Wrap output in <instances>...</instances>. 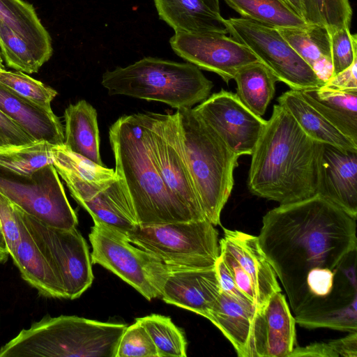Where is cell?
<instances>
[{
  "label": "cell",
  "mask_w": 357,
  "mask_h": 357,
  "mask_svg": "<svg viewBox=\"0 0 357 357\" xmlns=\"http://www.w3.org/2000/svg\"><path fill=\"white\" fill-rule=\"evenodd\" d=\"M258 239L296 324L357 331L356 219L316 194L266 213Z\"/></svg>",
  "instance_id": "obj_1"
},
{
  "label": "cell",
  "mask_w": 357,
  "mask_h": 357,
  "mask_svg": "<svg viewBox=\"0 0 357 357\" xmlns=\"http://www.w3.org/2000/svg\"><path fill=\"white\" fill-rule=\"evenodd\" d=\"M319 145L284 107L275 105L251 154L250 192L280 204L316 195Z\"/></svg>",
  "instance_id": "obj_2"
},
{
  "label": "cell",
  "mask_w": 357,
  "mask_h": 357,
  "mask_svg": "<svg viewBox=\"0 0 357 357\" xmlns=\"http://www.w3.org/2000/svg\"><path fill=\"white\" fill-rule=\"evenodd\" d=\"M109 139L115 172L129 195L138 225L197 220L162 181L151 149L147 112L119 118L109 128Z\"/></svg>",
  "instance_id": "obj_3"
},
{
  "label": "cell",
  "mask_w": 357,
  "mask_h": 357,
  "mask_svg": "<svg viewBox=\"0 0 357 357\" xmlns=\"http://www.w3.org/2000/svg\"><path fill=\"white\" fill-rule=\"evenodd\" d=\"M188 167L205 218L220 225V214L232 191L239 156L192 108L177 109Z\"/></svg>",
  "instance_id": "obj_4"
},
{
  "label": "cell",
  "mask_w": 357,
  "mask_h": 357,
  "mask_svg": "<svg viewBox=\"0 0 357 357\" xmlns=\"http://www.w3.org/2000/svg\"><path fill=\"white\" fill-rule=\"evenodd\" d=\"M101 84L110 96L158 101L176 110L202 102L210 96L213 86L194 64L153 57L107 70Z\"/></svg>",
  "instance_id": "obj_5"
},
{
  "label": "cell",
  "mask_w": 357,
  "mask_h": 357,
  "mask_svg": "<svg viewBox=\"0 0 357 357\" xmlns=\"http://www.w3.org/2000/svg\"><path fill=\"white\" fill-rule=\"evenodd\" d=\"M127 237L134 245L172 267H214L220 255L218 231L207 219L137 225Z\"/></svg>",
  "instance_id": "obj_6"
},
{
  "label": "cell",
  "mask_w": 357,
  "mask_h": 357,
  "mask_svg": "<svg viewBox=\"0 0 357 357\" xmlns=\"http://www.w3.org/2000/svg\"><path fill=\"white\" fill-rule=\"evenodd\" d=\"M91 259L110 271L151 301L160 297L169 268L152 254L131 243L127 235L94 222L89 235Z\"/></svg>",
  "instance_id": "obj_7"
},
{
  "label": "cell",
  "mask_w": 357,
  "mask_h": 357,
  "mask_svg": "<svg viewBox=\"0 0 357 357\" xmlns=\"http://www.w3.org/2000/svg\"><path fill=\"white\" fill-rule=\"evenodd\" d=\"M15 206L62 284L66 298H79L93 281L89 247L81 233L76 227L66 229L48 226Z\"/></svg>",
  "instance_id": "obj_8"
},
{
  "label": "cell",
  "mask_w": 357,
  "mask_h": 357,
  "mask_svg": "<svg viewBox=\"0 0 357 357\" xmlns=\"http://www.w3.org/2000/svg\"><path fill=\"white\" fill-rule=\"evenodd\" d=\"M225 24L232 38L247 47L291 89L301 91L324 84L278 29L241 17L225 19Z\"/></svg>",
  "instance_id": "obj_9"
},
{
  "label": "cell",
  "mask_w": 357,
  "mask_h": 357,
  "mask_svg": "<svg viewBox=\"0 0 357 357\" xmlns=\"http://www.w3.org/2000/svg\"><path fill=\"white\" fill-rule=\"evenodd\" d=\"M0 193L48 226L66 229L77 227V215L53 164L29 176L15 175L0 169Z\"/></svg>",
  "instance_id": "obj_10"
},
{
  "label": "cell",
  "mask_w": 357,
  "mask_h": 357,
  "mask_svg": "<svg viewBox=\"0 0 357 357\" xmlns=\"http://www.w3.org/2000/svg\"><path fill=\"white\" fill-rule=\"evenodd\" d=\"M147 114L154 160L167 190L197 220L206 219L188 167L176 112L173 114Z\"/></svg>",
  "instance_id": "obj_11"
},
{
  "label": "cell",
  "mask_w": 357,
  "mask_h": 357,
  "mask_svg": "<svg viewBox=\"0 0 357 357\" xmlns=\"http://www.w3.org/2000/svg\"><path fill=\"white\" fill-rule=\"evenodd\" d=\"M220 255L238 288L261 309L269 298L281 291L277 275L261 250L258 236L224 229L219 241Z\"/></svg>",
  "instance_id": "obj_12"
},
{
  "label": "cell",
  "mask_w": 357,
  "mask_h": 357,
  "mask_svg": "<svg viewBox=\"0 0 357 357\" xmlns=\"http://www.w3.org/2000/svg\"><path fill=\"white\" fill-rule=\"evenodd\" d=\"M192 109L238 156L252 154L267 122L224 89Z\"/></svg>",
  "instance_id": "obj_13"
},
{
  "label": "cell",
  "mask_w": 357,
  "mask_h": 357,
  "mask_svg": "<svg viewBox=\"0 0 357 357\" xmlns=\"http://www.w3.org/2000/svg\"><path fill=\"white\" fill-rule=\"evenodd\" d=\"M169 43L178 56L199 69L218 74L226 83L242 67L259 61L247 47L222 33L175 32Z\"/></svg>",
  "instance_id": "obj_14"
},
{
  "label": "cell",
  "mask_w": 357,
  "mask_h": 357,
  "mask_svg": "<svg viewBox=\"0 0 357 357\" xmlns=\"http://www.w3.org/2000/svg\"><path fill=\"white\" fill-rule=\"evenodd\" d=\"M316 194L357 218V152L319 143Z\"/></svg>",
  "instance_id": "obj_15"
},
{
  "label": "cell",
  "mask_w": 357,
  "mask_h": 357,
  "mask_svg": "<svg viewBox=\"0 0 357 357\" xmlns=\"http://www.w3.org/2000/svg\"><path fill=\"white\" fill-rule=\"evenodd\" d=\"M296 324L285 296L273 294L255 314L252 357H288L297 346Z\"/></svg>",
  "instance_id": "obj_16"
},
{
  "label": "cell",
  "mask_w": 357,
  "mask_h": 357,
  "mask_svg": "<svg viewBox=\"0 0 357 357\" xmlns=\"http://www.w3.org/2000/svg\"><path fill=\"white\" fill-rule=\"evenodd\" d=\"M169 268L160 293L162 299L167 303L206 318L221 292L215 266L206 268Z\"/></svg>",
  "instance_id": "obj_17"
},
{
  "label": "cell",
  "mask_w": 357,
  "mask_h": 357,
  "mask_svg": "<svg viewBox=\"0 0 357 357\" xmlns=\"http://www.w3.org/2000/svg\"><path fill=\"white\" fill-rule=\"evenodd\" d=\"M0 110L34 140L64 144V127L52 108L40 106L1 83Z\"/></svg>",
  "instance_id": "obj_18"
},
{
  "label": "cell",
  "mask_w": 357,
  "mask_h": 357,
  "mask_svg": "<svg viewBox=\"0 0 357 357\" xmlns=\"http://www.w3.org/2000/svg\"><path fill=\"white\" fill-rule=\"evenodd\" d=\"M13 207L19 227L20 241L10 257L18 268L22 279L43 296L66 298L62 284L40 250L14 204Z\"/></svg>",
  "instance_id": "obj_19"
},
{
  "label": "cell",
  "mask_w": 357,
  "mask_h": 357,
  "mask_svg": "<svg viewBox=\"0 0 357 357\" xmlns=\"http://www.w3.org/2000/svg\"><path fill=\"white\" fill-rule=\"evenodd\" d=\"M256 312V308L245 306L220 292L206 319L228 339L239 357H252Z\"/></svg>",
  "instance_id": "obj_20"
},
{
  "label": "cell",
  "mask_w": 357,
  "mask_h": 357,
  "mask_svg": "<svg viewBox=\"0 0 357 357\" xmlns=\"http://www.w3.org/2000/svg\"><path fill=\"white\" fill-rule=\"evenodd\" d=\"M161 20L175 32L228 33L225 19L203 0H153Z\"/></svg>",
  "instance_id": "obj_21"
},
{
  "label": "cell",
  "mask_w": 357,
  "mask_h": 357,
  "mask_svg": "<svg viewBox=\"0 0 357 357\" xmlns=\"http://www.w3.org/2000/svg\"><path fill=\"white\" fill-rule=\"evenodd\" d=\"M77 203L94 222L103 223L126 235L138 225L133 206L119 176L107 187Z\"/></svg>",
  "instance_id": "obj_22"
},
{
  "label": "cell",
  "mask_w": 357,
  "mask_h": 357,
  "mask_svg": "<svg viewBox=\"0 0 357 357\" xmlns=\"http://www.w3.org/2000/svg\"><path fill=\"white\" fill-rule=\"evenodd\" d=\"M96 109L84 100L70 104L64 111V145L71 151L104 165Z\"/></svg>",
  "instance_id": "obj_23"
},
{
  "label": "cell",
  "mask_w": 357,
  "mask_h": 357,
  "mask_svg": "<svg viewBox=\"0 0 357 357\" xmlns=\"http://www.w3.org/2000/svg\"><path fill=\"white\" fill-rule=\"evenodd\" d=\"M299 91L335 128L357 143V91H335L324 84Z\"/></svg>",
  "instance_id": "obj_24"
},
{
  "label": "cell",
  "mask_w": 357,
  "mask_h": 357,
  "mask_svg": "<svg viewBox=\"0 0 357 357\" xmlns=\"http://www.w3.org/2000/svg\"><path fill=\"white\" fill-rule=\"evenodd\" d=\"M278 101L314 141L357 152V143L335 128L303 98L299 91L290 89L283 93Z\"/></svg>",
  "instance_id": "obj_25"
},
{
  "label": "cell",
  "mask_w": 357,
  "mask_h": 357,
  "mask_svg": "<svg viewBox=\"0 0 357 357\" xmlns=\"http://www.w3.org/2000/svg\"><path fill=\"white\" fill-rule=\"evenodd\" d=\"M278 31L324 84L333 76L328 29L308 24L300 28L278 29Z\"/></svg>",
  "instance_id": "obj_26"
},
{
  "label": "cell",
  "mask_w": 357,
  "mask_h": 357,
  "mask_svg": "<svg viewBox=\"0 0 357 357\" xmlns=\"http://www.w3.org/2000/svg\"><path fill=\"white\" fill-rule=\"evenodd\" d=\"M0 22L22 38L45 63L50 59V35L32 5L23 0H0Z\"/></svg>",
  "instance_id": "obj_27"
},
{
  "label": "cell",
  "mask_w": 357,
  "mask_h": 357,
  "mask_svg": "<svg viewBox=\"0 0 357 357\" xmlns=\"http://www.w3.org/2000/svg\"><path fill=\"white\" fill-rule=\"evenodd\" d=\"M234 79L241 101L256 115L263 116L275 95L277 77L257 61L240 68Z\"/></svg>",
  "instance_id": "obj_28"
},
{
  "label": "cell",
  "mask_w": 357,
  "mask_h": 357,
  "mask_svg": "<svg viewBox=\"0 0 357 357\" xmlns=\"http://www.w3.org/2000/svg\"><path fill=\"white\" fill-rule=\"evenodd\" d=\"M241 17L275 28L308 25L285 0H224Z\"/></svg>",
  "instance_id": "obj_29"
},
{
  "label": "cell",
  "mask_w": 357,
  "mask_h": 357,
  "mask_svg": "<svg viewBox=\"0 0 357 357\" xmlns=\"http://www.w3.org/2000/svg\"><path fill=\"white\" fill-rule=\"evenodd\" d=\"M55 145L45 141L0 147V169L19 176H29L53 164Z\"/></svg>",
  "instance_id": "obj_30"
},
{
  "label": "cell",
  "mask_w": 357,
  "mask_h": 357,
  "mask_svg": "<svg viewBox=\"0 0 357 357\" xmlns=\"http://www.w3.org/2000/svg\"><path fill=\"white\" fill-rule=\"evenodd\" d=\"M53 165L60 176H66L91 185H106L117 179L113 169L79 155L64 144L53 148Z\"/></svg>",
  "instance_id": "obj_31"
},
{
  "label": "cell",
  "mask_w": 357,
  "mask_h": 357,
  "mask_svg": "<svg viewBox=\"0 0 357 357\" xmlns=\"http://www.w3.org/2000/svg\"><path fill=\"white\" fill-rule=\"evenodd\" d=\"M137 320L147 331L159 357H185L187 342L184 334L169 317L150 314Z\"/></svg>",
  "instance_id": "obj_32"
},
{
  "label": "cell",
  "mask_w": 357,
  "mask_h": 357,
  "mask_svg": "<svg viewBox=\"0 0 357 357\" xmlns=\"http://www.w3.org/2000/svg\"><path fill=\"white\" fill-rule=\"evenodd\" d=\"M302 17L308 24L328 31L349 27L352 8L349 0H301Z\"/></svg>",
  "instance_id": "obj_33"
},
{
  "label": "cell",
  "mask_w": 357,
  "mask_h": 357,
  "mask_svg": "<svg viewBox=\"0 0 357 357\" xmlns=\"http://www.w3.org/2000/svg\"><path fill=\"white\" fill-rule=\"evenodd\" d=\"M0 49L8 66L25 73H37L45 63L19 35L0 22Z\"/></svg>",
  "instance_id": "obj_34"
},
{
  "label": "cell",
  "mask_w": 357,
  "mask_h": 357,
  "mask_svg": "<svg viewBox=\"0 0 357 357\" xmlns=\"http://www.w3.org/2000/svg\"><path fill=\"white\" fill-rule=\"evenodd\" d=\"M0 83L17 95L48 109L57 96L55 89L21 71L0 70Z\"/></svg>",
  "instance_id": "obj_35"
},
{
  "label": "cell",
  "mask_w": 357,
  "mask_h": 357,
  "mask_svg": "<svg viewBox=\"0 0 357 357\" xmlns=\"http://www.w3.org/2000/svg\"><path fill=\"white\" fill-rule=\"evenodd\" d=\"M159 357L146 328L137 321L123 331L115 357Z\"/></svg>",
  "instance_id": "obj_36"
},
{
  "label": "cell",
  "mask_w": 357,
  "mask_h": 357,
  "mask_svg": "<svg viewBox=\"0 0 357 357\" xmlns=\"http://www.w3.org/2000/svg\"><path fill=\"white\" fill-rule=\"evenodd\" d=\"M329 33L333 76L349 68L357 59V36L350 33L349 27L329 31Z\"/></svg>",
  "instance_id": "obj_37"
},
{
  "label": "cell",
  "mask_w": 357,
  "mask_h": 357,
  "mask_svg": "<svg viewBox=\"0 0 357 357\" xmlns=\"http://www.w3.org/2000/svg\"><path fill=\"white\" fill-rule=\"evenodd\" d=\"M0 223L10 256L20 241L18 223L13 204L0 193Z\"/></svg>",
  "instance_id": "obj_38"
},
{
  "label": "cell",
  "mask_w": 357,
  "mask_h": 357,
  "mask_svg": "<svg viewBox=\"0 0 357 357\" xmlns=\"http://www.w3.org/2000/svg\"><path fill=\"white\" fill-rule=\"evenodd\" d=\"M34 141L0 110V147L25 144Z\"/></svg>",
  "instance_id": "obj_39"
},
{
  "label": "cell",
  "mask_w": 357,
  "mask_h": 357,
  "mask_svg": "<svg viewBox=\"0 0 357 357\" xmlns=\"http://www.w3.org/2000/svg\"><path fill=\"white\" fill-rule=\"evenodd\" d=\"M215 268L221 292L245 306L256 308L254 304L239 290L228 268L220 256L215 263Z\"/></svg>",
  "instance_id": "obj_40"
},
{
  "label": "cell",
  "mask_w": 357,
  "mask_h": 357,
  "mask_svg": "<svg viewBox=\"0 0 357 357\" xmlns=\"http://www.w3.org/2000/svg\"><path fill=\"white\" fill-rule=\"evenodd\" d=\"M324 86L335 91H357V59L349 68L331 77Z\"/></svg>",
  "instance_id": "obj_41"
},
{
  "label": "cell",
  "mask_w": 357,
  "mask_h": 357,
  "mask_svg": "<svg viewBox=\"0 0 357 357\" xmlns=\"http://www.w3.org/2000/svg\"><path fill=\"white\" fill-rule=\"evenodd\" d=\"M338 357L328 343L316 342L304 347H295L288 357Z\"/></svg>",
  "instance_id": "obj_42"
},
{
  "label": "cell",
  "mask_w": 357,
  "mask_h": 357,
  "mask_svg": "<svg viewBox=\"0 0 357 357\" xmlns=\"http://www.w3.org/2000/svg\"><path fill=\"white\" fill-rule=\"evenodd\" d=\"M328 344L338 356L357 357V331L350 332L346 337Z\"/></svg>",
  "instance_id": "obj_43"
},
{
  "label": "cell",
  "mask_w": 357,
  "mask_h": 357,
  "mask_svg": "<svg viewBox=\"0 0 357 357\" xmlns=\"http://www.w3.org/2000/svg\"><path fill=\"white\" fill-rule=\"evenodd\" d=\"M10 256L0 223V264L6 262Z\"/></svg>",
  "instance_id": "obj_44"
},
{
  "label": "cell",
  "mask_w": 357,
  "mask_h": 357,
  "mask_svg": "<svg viewBox=\"0 0 357 357\" xmlns=\"http://www.w3.org/2000/svg\"><path fill=\"white\" fill-rule=\"evenodd\" d=\"M285 1L302 17L301 0H285Z\"/></svg>",
  "instance_id": "obj_45"
},
{
  "label": "cell",
  "mask_w": 357,
  "mask_h": 357,
  "mask_svg": "<svg viewBox=\"0 0 357 357\" xmlns=\"http://www.w3.org/2000/svg\"><path fill=\"white\" fill-rule=\"evenodd\" d=\"M203 1L213 10L220 13V1H219V0H203Z\"/></svg>",
  "instance_id": "obj_46"
},
{
  "label": "cell",
  "mask_w": 357,
  "mask_h": 357,
  "mask_svg": "<svg viewBox=\"0 0 357 357\" xmlns=\"http://www.w3.org/2000/svg\"><path fill=\"white\" fill-rule=\"evenodd\" d=\"M4 70V68H3V63H2V60H1V56H0V70Z\"/></svg>",
  "instance_id": "obj_47"
}]
</instances>
